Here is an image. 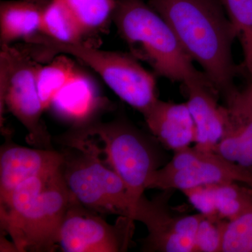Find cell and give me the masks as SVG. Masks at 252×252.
<instances>
[{"instance_id": "1", "label": "cell", "mask_w": 252, "mask_h": 252, "mask_svg": "<svg viewBox=\"0 0 252 252\" xmlns=\"http://www.w3.org/2000/svg\"><path fill=\"white\" fill-rule=\"evenodd\" d=\"M148 4L172 28L190 59L224 99L237 89L244 72L235 64L234 29L220 0H149Z\"/></svg>"}, {"instance_id": "2", "label": "cell", "mask_w": 252, "mask_h": 252, "mask_svg": "<svg viewBox=\"0 0 252 252\" xmlns=\"http://www.w3.org/2000/svg\"><path fill=\"white\" fill-rule=\"evenodd\" d=\"M62 140L67 147H86L104 157L102 160L124 181L135 211L149 177L162 166L161 152L154 141L124 118L73 127Z\"/></svg>"}, {"instance_id": "3", "label": "cell", "mask_w": 252, "mask_h": 252, "mask_svg": "<svg viewBox=\"0 0 252 252\" xmlns=\"http://www.w3.org/2000/svg\"><path fill=\"white\" fill-rule=\"evenodd\" d=\"M113 23L130 54L156 76L182 84L205 75L194 67L166 21L144 0H117Z\"/></svg>"}, {"instance_id": "4", "label": "cell", "mask_w": 252, "mask_h": 252, "mask_svg": "<svg viewBox=\"0 0 252 252\" xmlns=\"http://www.w3.org/2000/svg\"><path fill=\"white\" fill-rule=\"evenodd\" d=\"M39 63L65 54L86 64L102 78L119 98L144 115L158 98L156 75L130 54L105 51L86 44H64L39 34L25 41Z\"/></svg>"}, {"instance_id": "5", "label": "cell", "mask_w": 252, "mask_h": 252, "mask_svg": "<svg viewBox=\"0 0 252 252\" xmlns=\"http://www.w3.org/2000/svg\"><path fill=\"white\" fill-rule=\"evenodd\" d=\"M63 153V178L78 203L101 215L133 219L135 207L124 181L95 152L76 146Z\"/></svg>"}, {"instance_id": "6", "label": "cell", "mask_w": 252, "mask_h": 252, "mask_svg": "<svg viewBox=\"0 0 252 252\" xmlns=\"http://www.w3.org/2000/svg\"><path fill=\"white\" fill-rule=\"evenodd\" d=\"M39 63L23 46H1V114L6 107L27 130L32 144L51 149V137L41 119L44 109L36 87V70Z\"/></svg>"}, {"instance_id": "7", "label": "cell", "mask_w": 252, "mask_h": 252, "mask_svg": "<svg viewBox=\"0 0 252 252\" xmlns=\"http://www.w3.org/2000/svg\"><path fill=\"white\" fill-rule=\"evenodd\" d=\"M75 200L61 167L44 191L25 210L12 216L0 217L1 228L9 235L17 252H53L59 246L63 220Z\"/></svg>"}, {"instance_id": "8", "label": "cell", "mask_w": 252, "mask_h": 252, "mask_svg": "<svg viewBox=\"0 0 252 252\" xmlns=\"http://www.w3.org/2000/svg\"><path fill=\"white\" fill-rule=\"evenodd\" d=\"M238 182L252 187V172L214 152L185 147L149 177L146 189H185Z\"/></svg>"}, {"instance_id": "9", "label": "cell", "mask_w": 252, "mask_h": 252, "mask_svg": "<svg viewBox=\"0 0 252 252\" xmlns=\"http://www.w3.org/2000/svg\"><path fill=\"white\" fill-rule=\"evenodd\" d=\"M77 200L69 207L60 230L59 246L67 252H123L130 246L135 220L119 216L114 224Z\"/></svg>"}, {"instance_id": "10", "label": "cell", "mask_w": 252, "mask_h": 252, "mask_svg": "<svg viewBox=\"0 0 252 252\" xmlns=\"http://www.w3.org/2000/svg\"><path fill=\"white\" fill-rule=\"evenodd\" d=\"M175 190L165 189L149 200L143 195L136 206L134 220L144 223L148 235L142 251L193 252L195 237L204 215H178L172 212L170 200Z\"/></svg>"}, {"instance_id": "11", "label": "cell", "mask_w": 252, "mask_h": 252, "mask_svg": "<svg viewBox=\"0 0 252 252\" xmlns=\"http://www.w3.org/2000/svg\"><path fill=\"white\" fill-rule=\"evenodd\" d=\"M223 99L226 120L214 152L252 172V80Z\"/></svg>"}, {"instance_id": "12", "label": "cell", "mask_w": 252, "mask_h": 252, "mask_svg": "<svg viewBox=\"0 0 252 252\" xmlns=\"http://www.w3.org/2000/svg\"><path fill=\"white\" fill-rule=\"evenodd\" d=\"M63 160V153L52 149L5 144L0 152V203L23 182L59 170Z\"/></svg>"}, {"instance_id": "13", "label": "cell", "mask_w": 252, "mask_h": 252, "mask_svg": "<svg viewBox=\"0 0 252 252\" xmlns=\"http://www.w3.org/2000/svg\"><path fill=\"white\" fill-rule=\"evenodd\" d=\"M187 106L196 127L195 148L214 152L221 139L226 108L219 103L220 94L206 75L182 84Z\"/></svg>"}, {"instance_id": "14", "label": "cell", "mask_w": 252, "mask_h": 252, "mask_svg": "<svg viewBox=\"0 0 252 252\" xmlns=\"http://www.w3.org/2000/svg\"><path fill=\"white\" fill-rule=\"evenodd\" d=\"M104 104L93 78L79 69L55 96L49 109L64 122L79 127L95 122Z\"/></svg>"}, {"instance_id": "15", "label": "cell", "mask_w": 252, "mask_h": 252, "mask_svg": "<svg viewBox=\"0 0 252 252\" xmlns=\"http://www.w3.org/2000/svg\"><path fill=\"white\" fill-rule=\"evenodd\" d=\"M143 116L151 133L164 148L175 152L195 143L196 127L187 103L158 99Z\"/></svg>"}, {"instance_id": "16", "label": "cell", "mask_w": 252, "mask_h": 252, "mask_svg": "<svg viewBox=\"0 0 252 252\" xmlns=\"http://www.w3.org/2000/svg\"><path fill=\"white\" fill-rule=\"evenodd\" d=\"M51 0H9L0 4V44L29 40L41 34L44 11Z\"/></svg>"}, {"instance_id": "17", "label": "cell", "mask_w": 252, "mask_h": 252, "mask_svg": "<svg viewBox=\"0 0 252 252\" xmlns=\"http://www.w3.org/2000/svg\"><path fill=\"white\" fill-rule=\"evenodd\" d=\"M75 18L87 39L99 35L113 23L117 0H60Z\"/></svg>"}, {"instance_id": "18", "label": "cell", "mask_w": 252, "mask_h": 252, "mask_svg": "<svg viewBox=\"0 0 252 252\" xmlns=\"http://www.w3.org/2000/svg\"><path fill=\"white\" fill-rule=\"evenodd\" d=\"M78 69L72 60L65 54L55 56L46 64H38L36 87L44 110L49 109L55 96L69 82Z\"/></svg>"}, {"instance_id": "19", "label": "cell", "mask_w": 252, "mask_h": 252, "mask_svg": "<svg viewBox=\"0 0 252 252\" xmlns=\"http://www.w3.org/2000/svg\"><path fill=\"white\" fill-rule=\"evenodd\" d=\"M41 34L64 44L86 43L84 32L60 0H51L44 11Z\"/></svg>"}, {"instance_id": "20", "label": "cell", "mask_w": 252, "mask_h": 252, "mask_svg": "<svg viewBox=\"0 0 252 252\" xmlns=\"http://www.w3.org/2000/svg\"><path fill=\"white\" fill-rule=\"evenodd\" d=\"M243 49V71L252 80V0H220Z\"/></svg>"}, {"instance_id": "21", "label": "cell", "mask_w": 252, "mask_h": 252, "mask_svg": "<svg viewBox=\"0 0 252 252\" xmlns=\"http://www.w3.org/2000/svg\"><path fill=\"white\" fill-rule=\"evenodd\" d=\"M215 206L220 220H233L252 209V187L238 182L215 184Z\"/></svg>"}, {"instance_id": "22", "label": "cell", "mask_w": 252, "mask_h": 252, "mask_svg": "<svg viewBox=\"0 0 252 252\" xmlns=\"http://www.w3.org/2000/svg\"><path fill=\"white\" fill-rule=\"evenodd\" d=\"M221 252H252V209L225 221Z\"/></svg>"}, {"instance_id": "23", "label": "cell", "mask_w": 252, "mask_h": 252, "mask_svg": "<svg viewBox=\"0 0 252 252\" xmlns=\"http://www.w3.org/2000/svg\"><path fill=\"white\" fill-rule=\"evenodd\" d=\"M225 221L204 217L195 234L193 252H221Z\"/></svg>"}, {"instance_id": "24", "label": "cell", "mask_w": 252, "mask_h": 252, "mask_svg": "<svg viewBox=\"0 0 252 252\" xmlns=\"http://www.w3.org/2000/svg\"><path fill=\"white\" fill-rule=\"evenodd\" d=\"M189 202L207 218L220 220L217 217L215 206L214 185H205L182 190Z\"/></svg>"}]
</instances>
